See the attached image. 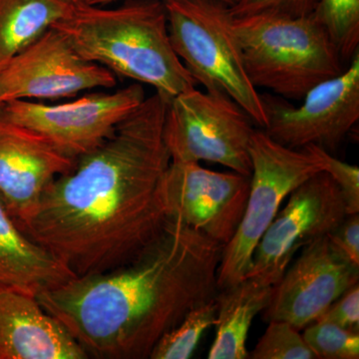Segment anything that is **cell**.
I'll use <instances>...</instances> for the list:
<instances>
[{"label":"cell","mask_w":359,"mask_h":359,"mask_svg":"<svg viewBox=\"0 0 359 359\" xmlns=\"http://www.w3.org/2000/svg\"><path fill=\"white\" fill-rule=\"evenodd\" d=\"M167 103L157 92L146 97L105 141L53 180L20 226L75 276L127 263L166 226Z\"/></svg>","instance_id":"cell-1"},{"label":"cell","mask_w":359,"mask_h":359,"mask_svg":"<svg viewBox=\"0 0 359 359\" xmlns=\"http://www.w3.org/2000/svg\"><path fill=\"white\" fill-rule=\"evenodd\" d=\"M224 248L170 218L127 263L76 276L36 299L89 358H149L191 309L216 297Z\"/></svg>","instance_id":"cell-2"},{"label":"cell","mask_w":359,"mask_h":359,"mask_svg":"<svg viewBox=\"0 0 359 359\" xmlns=\"http://www.w3.org/2000/svg\"><path fill=\"white\" fill-rule=\"evenodd\" d=\"M52 28L86 60L150 85L167 101L197 86L171 43L164 0H126L110 9L74 4Z\"/></svg>","instance_id":"cell-3"},{"label":"cell","mask_w":359,"mask_h":359,"mask_svg":"<svg viewBox=\"0 0 359 359\" xmlns=\"http://www.w3.org/2000/svg\"><path fill=\"white\" fill-rule=\"evenodd\" d=\"M231 30L257 89L302 100L314 86L344 72L339 52L313 13L233 16Z\"/></svg>","instance_id":"cell-4"},{"label":"cell","mask_w":359,"mask_h":359,"mask_svg":"<svg viewBox=\"0 0 359 359\" xmlns=\"http://www.w3.org/2000/svg\"><path fill=\"white\" fill-rule=\"evenodd\" d=\"M164 4L171 43L196 83L231 97L264 129L263 98L245 69L230 6L217 0H164Z\"/></svg>","instance_id":"cell-5"},{"label":"cell","mask_w":359,"mask_h":359,"mask_svg":"<svg viewBox=\"0 0 359 359\" xmlns=\"http://www.w3.org/2000/svg\"><path fill=\"white\" fill-rule=\"evenodd\" d=\"M249 151V197L238 230L224 248L217 280L219 290L247 278L255 249L283 201L304 181L323 171L320 158L311 148L285 147L263 129L252 134Z\"/></svg>","instance_id":"cell-6"},{"label":"cell","mask_w":359,"mask_h":359,"mask_svg":"<svg viewBox=\"0 0 359 359\" xmlns=\"http://www.w3.org/2000/svg\"><path fill=\"white\" fill-rule=\"evenodd\" d=\"M255 125L231 97L195 87L168 101L163 138L171 162L205 161L250 177Z\"/></svg>","instance_id":"cell-7"},{"label":"cell","mask_w":359,"mask_h":359,"mask_svg":"<svg viewBox=\"0 0 359 359\" xmlns=\"http://www.w3.org/2000/svg\"><path fill=\"white\" fill-rule=\"evenodd\" d=\"M145 98L143 86L134 83L112 93L97 92L58 105L8 101L0 111L9 121L40 135L76 160L105 141Z\"/></svg>","instance_id":"cell-8"},{"label":"cell","mask_w":359,"mask_h":359,"mask_svg":"<svg viewBox=\"0 0 359 359\" xmlns=\"http://www.w3.org/2000/svg\"><path fill=\"white\" fill-rule=\"evenodd\" d=\"M347 216L339 187L327 172H318L295 188L264 231L247 278L275 285L297 252L325 237Z\"/></svg>","instance_id":"cell-9"},{"label":"cell","mask_w":359,"mask_h":359,"mask_svg":"<svg viewBox=\"0 0 359 359\" xmlns=\"http://www.w3.org/2000/svg\"><path fill=\"white\" fill-rule=\"evenodd\" d=\"M266 125L263 129L285 147L339 148L359 120V51L347 69L314 86L294 106L285 98L262 95Z\"/></svg>","instance_id":"cell-10"},{"label":"cell","mask_w":359,"mask_h":359,"mask_svg":"<svg viewBox=\"0 0 359 359\" xmlns=\"http://www.w3.org/2000/svg\"><path fill=\"white\" fill-rule=\"evenodd\" d=\"M116 84L112 71L82 57L62 32L51 27L0 71V105L13 100L67 98Z\"/></svg>","instance_id":"cell-11"},{"label":"cell","mask_w":359,"mask_h":359,"mask_svg":"<svg viewBox=\"0 0 359 359\" xmlns=\"http://www.w3.org/2000/svg\"><path fill=\"white\" fill-rule=\"evenodd\" d=\"M250 177L211 171L200 163L171 162L163 179L169 218L226 245L242 221Z\"/></svg>","instance_id":"cell-12"},{"label":"cell","mask_w":359,"mask_h":359,"mask_svg":"<svg viewBox=\"0 0 359 359\" xmlns=\"http://www.w3.org/2000/svg\"><path fill=\"white\" fill-rule=\"evenodd\" d=\"M358 280L359 269L335 254L327 236L318 238L299 250L273 285L263 320L285 321L301 332Z\"/></svg>","instance_id":"cell-13"},{"label":"cell","mask_w":359,"mask_h":359,"mask_svg":"<svg viewBox=\"0 0 359 359\" xmlns=\"http://www.w3.org/2000/svg\"><path fill=\"white\" fill-rule=\"evenodd\" d=\"M75 161L40 135L9 121L0 111V199L20 228L47 187L70 171Z\"/></svg>","instance_id":"cell-14"},{"label":"cell","mask_w":359,"mask_h":359,"mask_svg":"<svg viewBox=\"0 0 359 359\" xmlns=\"http://www.w3.org/2000/svg\"><path fill=\"white\" fill-rule=\"evenodd\" d=\"M88 354L36 297L0 287V359H86Z\"/></svg>","instance_id":"cell-15"},{"label":"cell","mask_w":359,"mask_h":359,"mask_svg":"<svg viewBox=\"0 0 359 359\" xmlns=\"http://www.w3.org/2000/svg\"><path fill=\"white\" fill-rule=\"evenodd\" d=\"M76 278L21 230L0 199V287L37 297Z\"/></svg>","instance_id":"cell-16"},{"label":"cell","mask_w":359,"mask_h":359,"mask_svg":"<svg viewBox=\"0 0 359 359\" xmlns=\"http://www.w3.org/2000/svg\"><path fill=\"white\" fill-rule=\"evenodd\" d=\"M273 285L245 278L217 294L216 335L208 358L247 359L248 334L252 321L271 299Z\"/></svg>","instance_id":"cell-17"},{"label":"cell","mask_w":359,"mask_h":359,"mask_svg":"<svg viewBox=\"0 0 359 359\" xmlns=\"http://www.w3.org/2000/svg\"><path fill=\"white\" fill-rule=\"evenodd\" d=\"M73 6L67 0H0V71Z\"/></svg>","instance_id":"cell-18"},{"label":"cell","mask_w":359,"mask_h":359,"mask_svg":"<svg viewBox=\"0 0 359 359\" xmlns=\"http://www.w3.org/2000/svg\"><path fill=\"white\" fill-rule=\"evenodd\" d=\"M217 320L216 299L191 309L176 327L166 332L151 351V359H188L203 335Z\"/></svg>","instance_id":"cell-19"},{"label":"cell","mask_w":359,"mask_h":359,"mask_svg":"<svg viewBox=\"0 0 359 359\" xmlns=\"http://www.w3.org/2000/svg\"><path fill=\"white\" fill-rule=\"evenodd\" d=\"M342 60H351L359 46V0H318L313 11Z\"/></svg>","instance_id":"cell-20"},{"label":"cell","mask_w":359,"mask_h":359,"mask_svg":"<svg viewBox=\"0 0 359 359\" xmlns=\"http://www.w3.org/2000/svg\"><path fill=\"white\" fill-rule=\"evenodd\" d=\"M302 337L318 359H358L359 332L316 320L304 328Z\"/></svg>","instance_id":"cell-21"},{"label":"cell","mask_w":359,"mask_h":359,"mask_svg":"<svg viewBox=\"0 0 359 359\" xmlns=\"http://www.w3.org/2000/svg\"><path fill=\"white\" fill-rule=\"evenodd\" d=\"M252 351V359H318L299 330L285 321H269Z\"/></svg>","instance_id":"cell-22"},{"label":"cell","mask_w":359,"mask_h":359,"mask_svg":"<svg viewBox=\"0 0 359 359\" xmlns=\"http://www.w3.org/2000/svg\"><path fill=\"white\" fill-rule=\"evenodd\" d=\"M320 158L323 171L327 172L339 187L346 202L347 215L359 214V168L334 157L318 146L309 145Z\"/></svg>","instance_id":"cell-23"},{"label":"cell","mask_w":359,"mask_h":359,"mask_svg":"<svg viewBox=\"0 0 359 359\" xmlns=\"http://www.w3.org/2000/svg\"><path fill=\"white\" fill-rule=\"evenodd\" d=\"M318 2V0H238V4L230 7V11L235 18L259 13L299 18L313 13Z\"/></svg>","instance_id":"cell-24"},{"label":"cell","mask_w":359,"mask_h":359,"mask_svg":"<svg viewBox=\"0 0 359 359\" xmlns=\"http://www.w3.org/2000/svg\"><path fill=\"white\" fill-rule=\"evenodd\" d=\"M327 237L335 254L359 269V214L347 215Z\"/></svg>","instance_id":"cell-25"},{"label":"cell","mask_w":359,"mask_h":359,"mask_svg":"<svg viewBox=\"0 0 359 359\" xmlns=\"http://www.w3.org/2000/svg\"><path fill=\"white\" fill-rule=\"evenodd\" d=\"M318 320L359 332V285H353L332 304Z\"/></svg>","instance_id":"cell-26"},{"label":"cell","mask_w":359,"mask_h":359,"mask_svg":"<svg viewBox=\"0 0 359 359\" xmlns=\"http://www.w3.org/2000/svg\"><path fill=\"white\" fill-rule=\"evenodd\" d=\"M118 1H126V0H87L85 4H91V6H106V4H114V2ZM217 1L223 2V4L231 7L238 4V0H217Z\"/></svg>","instance_id":"cell-27"},{"label":"cell","mask_w":359,"mask_h":359,"mask_svg":"<svg viewBox=\"0 0 359 359\" xmlns=\"http://www.w3.org/2000/svg\"><path fill=\"white\" fill-rule=\"evenodd\" d=\"M67 1H69L70 4H83V2H86L87 0H67Z\"/></svg>","instance_id":"cell-28"},{"label":"cell","mask_w":359,"mask_h":359,"mask_svg":"<svg viewBox=\"0 0 359 359\" xmlns=\"http://www.w3.org/2000/svg\"><path fill=\"white\" fill-rule=\"evenodd\" d=\"M0 107H1V105H0Z\"/></svg>","instance_id":"cell-29"}]
</instances>
